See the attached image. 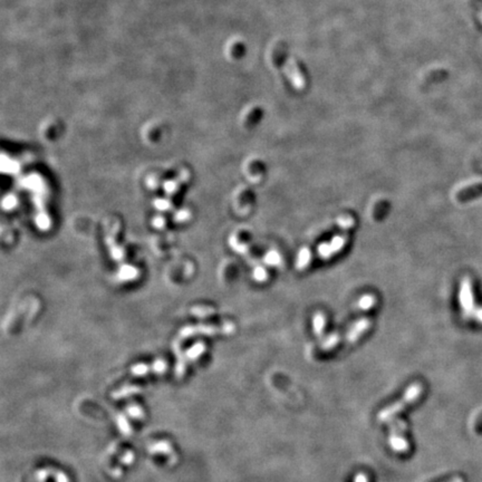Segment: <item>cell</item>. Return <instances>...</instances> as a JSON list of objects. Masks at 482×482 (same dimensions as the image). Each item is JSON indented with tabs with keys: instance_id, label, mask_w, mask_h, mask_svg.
Returning <instances> with one entry per match:
<instances>
[{
	"instance_id": "10",
	"label": "cell",
	"mask_w": 482,
	"mask_h": 482,
	"mask_svg": "<svg viewBox=\"0 0 482 482\" xmlns=\"http://www.w3.org/2000/svg\"><path fill=\"white\" fill-rule=\"evenodd\" d=\"M373 302H374V298L372 296H366L362 299L359 304H361V306L364 308V310H366V308H369L373 305Z\"/></svg>"
},
{
	"instance_id": "2",
	"label": "cell",
	"mask_w": 482,
	"mask_h": 482,
	"mask_svg": "<svg viewBox=\"0 0 482 482\" xmlns=\"http://www.w3.org/2000/svg\"><path fill=\"white\" fill-rule=\"evenodd\" d=\"M423 392V386L421 383H413L411 384L408 388H406L404 392V395L401 397L400 400H397L394 403L386 406L385 409H383L380 411V413L377 414V420L380 421L381 423L383 422H391L392 420H394L395 416L397 414H400L402 411H403L406 406L410 405L419 399Z\"/></svg>"
},
{
	"instance_id": "9",
	"label": "cell",
	"mask_w": 482,
	"mask_h": 482,
	"mask_svg": "<svg viewBox=\"0 0 482 482\" xmlns=\"http://www.w3.org/2000/svg\"><path fill=\"white\" fill-rule=\"evenodd\" d=\"M310 258H311V255H310V251H308L307 249L303 250L301 252V255H299V260H298L299 269H302V267H305L308 264Z\"/></svg>"
},
{
	"instance_id": "7",
	"label": "cell",
	"mask_w": 482,
	"mask_h": 482,
	"mask_svg": "<svg viewBox=\"0 0 482 482\" xmlns=\"http://www.w3.org/2000/svg\"><path fill=\"white\" fill-rule=\"evenodd\" d=\"M243 54H245V46H243L242 43H236V44L232 45L231 55L233 56V57L240 58V57H242Z\"/></svg>"
},
{
	"instance_id": "3",
	"label": "cell",
	"mask_w": 482,
	"mask_h": 482,
	"mask_svg": "<svg viewBox=\"0 0 482 482\" xmlns=\"http://www.w3.org/2000/svg\"><path fill=\"white\" fill-rule=\"evenodd\" d=\"M406 423L402 419L392 420L390 422V435L388 443L392 450L397 453H405L409 450V441L405 438Z\"/></svg>"
},
{
	"instance_id": "13",
	"label": "cell",
	"mask_w": 482,
	"mask_h": 482,
	"mask_svg": "<svg viewBox=\"0 0 482 482\" xmlns=\"http://www.w3.org/2000/svg\"><path fill=\"white\" fill-rule=\"evenodd\" d=\"M449 482H463V480L461 478H455V479H452L451 481H449Z\"/></svg>"
},
{
	"instance_id": "1",
	"label": "cell",
	"mask_w": 482,
	"mask_h": 482,
	"mask_svg": "<svg viewBox=\"0 0 482 482\" xmlns=\"http://www.w3.org/2000/svg\"><path fill=\"white\" fill-rule=\"evenodd\" d=\"M273 62L276 66L284 69V73L293 82L294 86H296L299 90L306 87L307 81L305 74L303 73L297 60L289 56L287 46L284 43H277L275 45L273 49Z\"/></svg>"
},
{
	"instance_id": "5",
	"label": "cell",
	"mask_w": 482,
	"mask_h": 482,
	"mask_svg": "<svg viewBox=\"0 0 482 482\" xmlns=\"http://www.w3.org/2000/svg\"><path fill=\"white\" fill-rule=\"evenodd\" d=\"M345 240L346 239L344 237H336L331 242L321 245L320 249H318V252H320V255L322 258H328V257L333 256L335 252L339 251L343 248V246L345 245Z\"/></svg>"
},
{
	"instance_id": "4",
	"label": "cell",
	"mask_w": 482,
	"mask_h": 482,
	"mask_svg": "<svg viewBox=\"0 0 482 482\" xmlns=\"http://www.w3.org/2000/svg\"><path fill=\"white\" fill-rule=\"evenodd\" d=\"M368 327H369V321L368 320L359 321L357 324H355L353 326V328L348 331L347 335H346V337L344 339L345 344L350 345V344H354L355 341H357L358 338L361 337V336L365 333V331L367 330Z\"/></svg>"
},
{
	"instance_id": "8",
	"label": "cell",
	"mask_w": 482,
	"mask_h": 482,
	"mask_svg": "<svg viewBox=\"0 0 482 482\" xmlns=\"http://www.w3.org/2000/svg\"><path fill=\"white\" fill-rule=\"evenodd\" d=\"M324 325H325V321H324V318H322V316H321V315L316 316L315 321H314V328H315V333L317 335H321L322 334V329H324Z\"/></svg>"
},
{
	"instance_id": "11",
	"label": "cell",
	"mask_w": 482,
	"mask_h": 482,
	"mask_svg": "<svg viewBox=\"0 0 482 482\" xmlns=\"http://www.w3.org/2000/svg\"><path fill=\"white\" fill-rule=\"evenodd\" d=\"M354 482H368V478L365 474H358L355 477Z\"/></svg>"
},
{
	"instance_id": "6",
	"label": "cell",
	"mask_w": 482,
	"mask_h": 482,
	"mask_svg": "<svg viewBox=\"0 0 482 482\" xmlns=\"http://www.w3.org/2000/svg\"><path fill=\"white\" fill-rule=\"evenodd\" d=\"M261 116H263V110H261L260 107H256V109L252 110L249 113V115L247 116L246 123L249 125H254L257 123V122L260 121Z\"/></svg>"
},
{
	"instance_id": "12",
	"label": "cell",
	"mask_w": 482,
	"mask_h": 482,
	"mask_svg": "<svg viewBox=\"0 0 482 482\" xmlns=\"http://www.w3.org/2000/svg\"><path fill=\"white\" fill-rule=\"evenodd\" d=\"M478 11H479V17L482 21V4L478 2Z\"/></svg>"
}]
</instances>
